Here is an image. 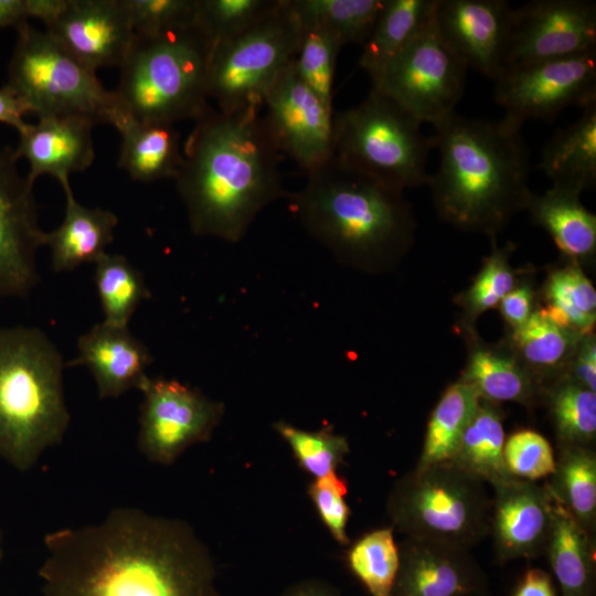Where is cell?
<instances>
[{
  "label": "cell",
  "mask_w": 596,
  "mask_h": 596,
  "mask_svg": "<svg viewBox=\"0 0 596 596\" xmlns=\"http://www.w3.org/2000/svg\"><path fill=\"white\" fill-rule=\"evenodd\" d=\"M18 31L7 86L41 117L83 116L109 124L119 106L92 71L66 52L46 31L28 23Z\"/></svg>",
  "instance_id": "9c48e42d"
},
{
  "label": "cell",
  "mask_w": 596,
  "mask_h": 596,
  "mask_svg": "<svg viewBox=\"0 0 596 596\" xmlns=\"http://www.w3.org/2000/svg\"><path fill=\"white\" fill-rule=\"evenodd\" d=\"M575 359L566 377L581 386L596 392V345L592 337L576 347Z\"/></svg>",
  "instance_id": "bcb514c9"
},
{
  "label": "cell",
  "mask_w": 596,
  "mask_h": 596,
  "mask_svg": "<svg viewBox=\"0 0 596 596\" xmlns=\"http://www.w3.org/2000/svg\"><path fill=\"white\" fill-rule=\"evenodd\" d=\"M546 486L552 497L593 536L596 529V454L592 447H558Z\"/></svg>",
  "instance_id": "f546056e"
},
{
  "label": "cell",
  "mask_w": 596,
  "mask_h": 596,
  "mask_svg": "<svg viewBox=\"0 0 596 596\" xmlns=\"http://www.w3.org/2000/svg\"><path fill=\"white\" fill-rule=\"evenodd\" d=\"M347 482L337 472L317 478L308 486V494L324 526L341 545H348L347 524L350 508L345 501Z\"/></svg>",
  "instance_id": "f6af8a7d"
},
{
  "label": "cell",
  "mask_w": 596,
  "mask_h": 596,
  "mask_svg": "<svg viewBox=\"0 0 596 596\" xmlns=\"http://www.w3.org/2000/svg\"><path fill=\"white\" fill-rule=\"evenodd\" d=\"M435 139L439 166L428 183L445 221L493 234L525 209L530 161L521 128L456 113Z\"/></svg>",
  "instance_id": "277c9868"
},
{
  "label": "cell",
  "mask_w": 596,
  "mask_h": 596,
  "mask_svg": "<svg viewBox=\"0 0 596 596\" xmlns=\"http://www.w3.org/2000/svg\"><path fill=\"white\" fill-rule=\"evenodd\" d=\"M273 427L288 444L299 466L315 479L337 472L350 450L345 437L329 427L306 430L285 421L275 422Z\"/></svg>",
  "instance_id": "f35d334b"
},
{
  "label": "cell",
  "mask_w": 596,
  "mask_h": 596,
  "mask_svg": "<svg viewBox=\"0 0 596 596\" xmlns=\"http://www.w3.org/2000/svg\"><path fill=\"white\" fill-rule=\"evenodd\" d=\"M267 129L281 155L308 173L333 153V107L299 77L294 62L263 98Z\"/></svg>",
  "instance_id": "5bb4252c"
},
{
  "label": "cell",
  "mask_w": 596,
  "mask_h": 596,
  "mask_svg": "<svg viewBox=\"0 0 596 596\" xmlns=\"http://www.w3.org/2000/svg\"><path fill=\"white\" fill-rule=\"evenodd\" d=\"M287 199L302 226L340 263L384 269L408 248L415 227L403 190L347 164L333 153Z\"/></svg>",
  "instance_id": "3957f363"
},
{
  "label": "cell",
  "mask_w": 596,
  "mask_h": 596,
  "mask_svg": "<svg viewBox=\"0 0 596 596\" xmlns=\"http://www.w3.org/2000/svg\"><path fill=\"white\" fill-rule=\"evenodd\" d=\"M512 12L505 0H436L433 20L467 68L494 81L504 68Z\"/></svg>",
  "instance_id": "e0dca14e"
},
{
  "label": "cell",
  "mask_w": 596,
  "mask_h": 596,
  "mask_svg": "<svg viewBox=\"0 0 596 596\" xmlns=\"http://www.w3.org/2000/svg\"><path fill=\"white\" fill-rule=\"evenodd\" d=\"M507 252L494 248L467 291L465 301L470 315L478 316L499 306L501 300L513 289L514 276L508 264Z\"/></svg>",
  "instance_id": "ee69618b"
},
{
  "label": "cell",
  "mask_w": 596,
  "mask_h": 596,
  "mask_svg": "<svg viewBox=\"0 0 596 596\" xmlns=\"http://www.w3.org/2000/svg\"><path fill=\"white\" fill-rule=\"evenodd\" d=\"M549 403L558 447H592L596 438V392L563 376L550 390Z\"/></svg>",
  "instance_id": "d590c367"
},
{
  "label": "cell",
  "mask_w": 596,
  "mask_h": 596,
  "mask_svg": "<svg viewBox=\"0 0 596 596\" xmlns=\"http://www.w3.org/2000/svg\"><path fill=\"white\" fill-rule=\"evenodd\" d=\"M45 26L66 52L94 72L119 67L135 39L121 0H67Z\"/></svg>",
  "instance_id": "ac0fdd59"
},
{
  "label": "cell",
  "mask_w": 596,
  "mask_h": 596,
  "mask_svg": "<svg viewBox=\"0 0 596 596\" xmlns=\"http://www.w3.org/2000/svg\"><path fill=\"white\" fill-rule=\"evenodd\" d=\"M14 149H0V297H24L38 283L36 253L46 232L38 223L33 184L19 173Z\"/></svg>",
  "instance_id": "2e32d148"
},
{
  "label": "cell",
  "mask_w": 596,
  "mask_h": 596,
  "mask_svg": "<svg viewBox=\"0 0 596 596\" xmlns=\"http://www.w3.org/2000/svg\"><path fill=\"white\" fill-rule=\"evenodd\" d=\"M553 182L583 192L596 182V103L581 117L558 130L545 145L536 166Z\"/></svg>",
  "instance_id": "d4e9b609"
},
{
  "label": "cell",
  "mask_w": 596,
  "mask_h": 596,
  "mask_svg": "<svg viewBox=\"0 0 596 596\" xmlns=\"http://www.w3.org/2000/svg\"><path fill=\"white\" fill-rule=\"evenodd\" d=\"M386 0H289L302 24L320 26L343 45L363 44Z\"/></svg>",
  "instance_id": "1f68e13d"
},
{
  "label": "cell",
  "mask_w": 596,
  "mask_h": 596,
  "mask_svg": "<svg viewBox=\"0 0 596 596\" xmlns=\"http://www.w3.org/2000/svg\"><path fill=\"white\" fill-rule=\"evenodd\" d=\"M504 441L501 413L493 403L480 400L476 414L448 462L491 487L508 481L514 477L504 462Z\"/></svg>",
  "instance_id": "f1b7e54d"
},
{
  "label": "cell",
  "mask_w": 596,
  "mask_h": 596,
  "mask_svg": "<svg viewBox=\"0 0 596 596\" xmlns=\"http://www.w3.org/2000/svg\"><path fill=\"white\" fill-rule=\"evenodd\" d=\"M581 192L552 185L544 194L531 192L525 207L536 224L573 259L592 257L596 249V216L579 201Z\"/></svg>",
  "instance_id": "484cf974"
},
{
  "label": "cell",
  "mask_w": 596,
  "mask_h": 596,
  "mask_svg": "<svg viewBox=\"0 0 596 596\" xmlns=\"http://www.w3.org/2000/svg\"><path fill=\"white\" fill-rule=\"evenodd\" d=\"M436 0H386L362 44L359 65L375 82L430 20Z\"/></svg>",
  "instance_id": "83f0119b"
},
{
  "label": "cell",
  "mask_w": 596,
  "mask_h": 596,
  "mask_svg": "<svg viewBox=\"0 0 596 596\" xmlns=\"http://www.w3.org/2000/svg\"><path fill=\"white\" fill-rule=\"evenodd\" d=\"M29 0H0V29L14 26L19 29L29 22Z\"/></svg>",
  "instance_id": "f907efd6"
},
{
  "label": "cell",
  "mask_w": 596,
  "mask_h": 596,
  "mask_svg": "<svg viewBox=\"0 0 596 596\" xmlns=\"http://www.w3.org/2000/svg\"><path fill=\"white\" fill-rule=\"evenodd\" d=\"M121 1L136 36H156L193 24L195 0Z\"/></svg>",
  "instance_id": "b9f144b4"
},
{
  "label": "cell",
  "mask_w": 596,
  "mask_h": 596,
  "mask_svg": "<svg viewBox=\"0 0 596 596\" xmlns=\"http://www.w3.org/2000/svg\"><path fill=\"white\" fill-rule=\"evenodd\" d=\"M545 553L562 596H594L595 536L555 499Z\"/></svg>",
  "instance_id": "4316f807"
},
{
  "label": "cell",
  "mask_w": 596,
  "mask_h": 596,
  "mask_svg": "<svg viewBox=\"0 0 596 596\" xmlns=\"http://www.w3.org/2000/svg\"><path fill=\"white\" fill-rule=\"evenodd\" d=\"M43 596H221L209 547L185 521L132 507L44 536Z\"/></svg>",
  "instance_id": "6da1fadb"
},
{
  "label": "cell",
  "mask_w": 596,
  "mask_h": 596,
  "mask_svg": "<svg viewBox=\"0 0 596 596\" xmlns=\"http://www.w3.org/2000/svg\"><path fill=\"white\" fill-rule=\"evenodd\" d=\"M479 403L480 397L466 382L459 380L449 385L430 414L422 453L415 467L448 462Z\"/></svg>",
  "instance_id": "4dcf8cb0"
},
{
  "label": "cell",
  "mask_w": 596,
  "mask_h": 596,
  "mask_svg": "<svg viewBox=\"0 0 596 596\" xmlns=\"http://www.w3.org/2000/svg\"><path fill=\"white\" fill-rule=\"evenodd\" d=\"M492 489L489 535L498 561L535 558L545 553L554 508L546 483L512 478Z\"/></svg>",
  "instance_id": "d6986e66"
},
{
  "label": "cell",
  "mask_w": 596,
  "mask_h": 596,
  "mask_svg": "<svg viewBox=\"0 0 596 596\" xmlns=\"http://www.w3.org/2000/svg\"><path fill=\"white\" fill-rule=\"evenodd\" d=\"M393 532L391 526L372 530L348 550V566L370 596H391L400 566Z\"/></svg>",
  "instance_id": "8d00e7d4"
},
{
  "label": "cell",
  "mask_w": 596,
  "mask_h": 596,
  "mask_svg": "<svg viewBox=\"0 0 596 596\" xmlns=\"http://www.w3.org/2000/svg\"><path fill=\"white\" fill-rule=\"evenodd\" d=\"M26 113L25 104L7 85L0 87V123L19 131L26 125L23 119Z\"/></svg>",
  "instance_id": "c3c4849f"
},
{
  "label": "cell",
  "mask_w": 596,
  "mask_h": 596,
  "mask_svg": "<svg viewBox=\"0 0 596 596\" xmlns=\"http://www.w3.org/2000/svg\"><path fill=\"white\" fill-rule=\"evenodd\" d=\"M301 25L302 35L294 67L317 96L332 107L336 65L342 44L332 33L320 26Z\"/></svg>",
  "instance_id": "ab89813d"
},
{
  "label": "cell",
  "mask_w": 596,
  "mask_h": 596,
  "mask_svg": "<svg viewBox=\"0 0 596 596\" xmlns=\"http://www.w3.org/2000/svg\"><path fill=\"white\" fill-rule=\"evenodd\" d=\"M391 596H472L487 592V576L469 549L405 538Z\"/></svg>",
  "instance_id": "ffe728a7"
},
{
  "label": "cell",
  "mask_w": 596,
  "mask_h": 596,
  "mask_svg": "<svg viewBox=\"0 0 596 596\" xmlns=\"http://www.w3.org/2000/svg\"><path fill=\"white\" fill-rule=\"evenodd\" d=\"M533 294L530 287L513 288L499 304L505 321L517 330L523 326L532 315Z\"/></svg>",
  "instance_id": "7dc6e473"
},
{
  "label": "cell",
  "mask_w": 596,
  "mask_h": 596,
  "mask_svg": "<svg viewBox=\"0 0 596 596\" xmlns=\"http://www.w3.org/2000/svg\"><path fill=\"white\" fill-rule=\"evenodd\" d=\"M596 50V3L535 0L513 8L504 68Z\"/></svg>",
  "instance_id": "9a60e30c"
},
{
  "label": "cell",
  "mask_w": 596,
  "mask_h": 596,
  "mask_svg": "<svg viewBox=\"0 0 596 596\" xmlns=\"http://www.w3.org/2000/svg\"><path fill=\"white\" fill-rule=\"evenodd\" d=\"M280 596H342L330 583L322 579H304L288 586Z\"/></svg>",
  "instance_id": "816d5d0a"
},
{
  "label": "cell",
  "mask_w": 596,
  "mask_h": 596,
  "mask_svg": "<svg viewBox=\"0 0 596 596\" xmlns=\"http://www.w3.org/2000/svg\"><path fill=\"white\" fill-rule=\"evenodd\" d=\"M472 596H488V595H487V592H486V593H481V594H477V595H472Z\"/></svg>",
  "instance_id": "db71d44e"
},
{
  "label": "cell",
  "mask_w": 596,
  "mask_h": 596,
  "mask_svg": "<svg viewBox=\"0 0 596 596\" xmlns=\"http://www.w3.org/2000/svg\"><path fill=\"white\" fill-rule=\"evenodd\" d=\"M280 0H195L193 24L212 47L246 30L272 12Z\"/></svg>",
  "instance_id": "60d3db41"
},
{
  "label": "cell",
  "mask_w": 596,
  "mask_h": 596,
  "mask_svg": "<svg viewBox=\"0 0 596 596\" xmlns=\"http://www.w3.org/2000/svg\"><path fill=\"white\" fill-rule=\"evenodd\" d=\"M513 338L525 362L541 373L558 370L577 347L575 332L555 323L543 310L533 311Z\"/></svg>",
  "instance_id": "74e56055"
},
{
  "label": "cell",
  "mask_w": 596,
  "mask_h": 596,
  "mask_svg": "<svg viewBox=\"0 0 596 596\" xmlns=\"http://www.w3.org/2000/svg\"><path fill=\"white\" fill-rule=\"evenodd\" d=\"M469 384L480 400L498 402L531 403L535 384L530 373L518 361L507 355L476 350L460 379Z\"/></svg>",
  "instance_id": "d6a6232c"
},
{
  "label": "cell",
  "mask_w": 596,
  "mask_h": 596,
  "mask_svg": "<svg viewBox=\"0 0 596 596\" xmlns=\"http://www.w3.org/2000/svg\"><path fill=\"white\" fill-rule=\"evenodd\" d=\"M422 124L375 88L356 106L333 115V155L352 168L405 190L429 182L427 158L436 146Z\"/></svg>",
  "instance_id": "ba28073f"
},
{
  "label": "cell",
  "mask_w": 596,
  "mask_h": 596,
  "mask_svg": "<svg viewBox=\"0 0 596 596\" xmlns=\"http://www.w3.org/2000/svg\"><path fill=\"white\" fill-rule=\"evenodd\" d=\"M96 124L83 116L41 117L19 130L14 156L24 158L30 170V183L50 174L60 183L70 181V174L86 170L94 161L93 127Z\"/></svg>",
  "instance_id": "44dd1931"
},
{
  "label": "cell",
  "mask_w": 596,
  "mask_h": 596,
  "mask_svg": "<svg viewBox=\"0 0 596 596\" xmlns=\"http://www.w3.org/2000/svg\"><path fill=\"white\" fill-rule=\"evenodd\" d=\"M391 528L405 535L471 549L489 536L491 497L486 483L450 462L414 467L390 490Z\"/></svg>",
  "instance_id": "52a82bcc"
},
{
  "label": "cell",
  "mask_w": 596,
  "mask_h": 596,
  "mask_svg": "<svg viewBox=\"0 0 596 596\" xmlns=\"http://www.w3.org/2000/svg\"><path fill=\"white\" fill-rule=\"evenodd\" d=\"M543 310L558 326L573 332L587 333L595 326L596 291L576 265H568L551 274Z\"/></svg>",
  "instance_id": "e575fe53"
},
{
  "label": "cell",
  "mask_w": 596,
  "mask_h": 596,
  "mask_svg": "<svg viewBox=\"0 0 596 596\" xmlns=\"http://www.w3.org/2000/svg\"><path fill=\"white\" fill-rule=\"evenodd\" d=\"M111 124L121 136L118 167L131 179H175L182 163L180 135L173 124L139 120L120 105Z\"/></svg>",
  "instance_id": "603a6c76"
},
{
  "label": "cell",
  "mask_w": 596,
  "mask_h": 596,
  "mask_svg": "<svg viewBox=\"0 0 596 596\" xmlns=\"http://www.w3.org/2000/svg\"><path fill=\"white\" fill-rule=\"evenodd\" d=\"M212 45L194 25L160 35L136 36L114 91L139 120L173 124L202 118L212 106L207 67Z\"/></svg>",
  "instance_id": "8992f818"
},
{
  "label": "cell",
  "mask_w": 596,
  "mask_h": 596,
  "mask_svg": "<svg viewBox=\"0 0 596 596\" xmlns=\"http://www.w3.org/2000/svg\"><path fill=\"white\" fill-rule=\"evenodd\" d=\"M502 118L521 128L526 120H553L570 106L596 103V50L505 67L494 79Z\"/></svg>",
  "instance_id": "7c38bea8"
},
{
  "label": "cell",
  "mask_w": 596,
  "mask_h": 596,
  "mask_svg": "<svg viewBox=\"0 0 596 596\" xmlns=\"http://www.w3.org/2000/svg\"><path fill=\"white\" fill-rule=\"evenodd\" d=\"M94 281L104 322L128 327L138 306L150 297L141 273L120 254L104 253L95 263Z\"/></svg>",
  "instance_id": "836d02e7"
},
{
  "label": "cell",
  "mask_w": 596,
  "mask_h": 596,
  "mask_svg": "<svg viewBox=\"0 0 596 596\" xmlns=\"http://www.w3.org/2000/svg\"><path fill=\"white\" fill-rule=\"evenodd\" d=\"M77 358L66 366L84 365L92 373L100 398L119 397L138 389L152 356L128 327L100 322L77 340Z\"/></svg>",
  "instance_id": "7402d4cb"
},
{
  "label": "cell",
  "mask_w": 596,
  "mask_h": 596,
  "mask_svg": "<svg viewBox=\"0 0 596 596\" xmlns=\"http://www.w3.org/2000/svg\"><path fill=\"white\" fill-rule=\"evenodd\" d=\"M302 25L289 0L259 21L212 47L207 67V96L221 111L262 107L279 75L295 61Z\"/></svg>",
  "instance_id": "30bf717a"
},
{
  "label": "cell",
  "mask_w": 596,
  "mask_h": 596,
  "mask_svg": "<svg viewBox=\"0 0 596 596\" xmlns=\"http://www.w3.org/2000/svg\"><path fill=\"white\" fill-rule=\"evenodd\" d=\"M138 390V448L150 461L174 462L189 447L210 440L224 415V404L175 380L148 375Z\"/></svg>",
  "instance_id": "4fadbf2b"
},
{
  "label": "cell",
  "mask_w": 596,
  "mask_h": 596,
  "mask_svg": "<svg viewBox=\"0 0 596 596\" xmlns=\"http://www.w3.org/2000/svg\"><path fill=\"white\" fill-rule=\"evenodd\" d=\"M513 596H555V592L546 572L530 568L523 575Z\"/></svg>",
  "instance_id": "681fc988"
},
{
  "label": "cell",
  "mask_w": 596,
  "mask_h": 596,
  "mask_svg": "<svg viewBox=\"0 0 596 596\" xmlns=\"http://www.w3.org/2000/svg\"><path fill=\"white\" fill-rule=\"evenodd\" d=\"M504 462L511 476L528 481L549 477L555 467L551 444L539 433L522 429L504 441Z\"/></svg>",
  "instance_id": "7bdbcfd3"
},
{
  "label": "cell",
  "mask_w": 596,
  "mask_h": 596,
  "mask_svg": "<svg viewBox=\"0 0 596 596\" xmlns=\"http://www.w3.org/2000/svg\"><path fill=\"white\" fill-rule=\"evenodd\" d=\"M466 72V65L438 34L432 15L371 87L438 131L456 114Z\"/></svg>",
  "instance_id": "8fae6325"
},
{
  "label": "cell",
  "mask_w": 596,
  "mask_h": 596,
  "mask_svg": "<svg viewBox=\"0 0 596 596\" xmlns=\"http://www.w3.org/2000/svg\"><path fill=\"white\" fill-rule=\"evenodd\" d=\"M64 368L42 330L0 329V457L19 471L33 468L64 438L70 424Z\"/></svg>",
  "instance_id": "5b68a950"
},
{
  "label": "cell",
  "mask_w": 596,
  "mask_h": 596,
  "mask_svg": "<svg viewBox=\"0 0 596 596\" xmlns=\"http://www.w3.org/2000/svg\"><path fill=\"white\" fill-rule=\"evenodd\" d=\"M2 556H3V538L0 531V560L2 558Z\"/></svg>",
  "instance_id": "f5cc1de1"
},
{
  "label": "cell",
  "mask_w": 596,
  "mask_h": 596,
  "mask_svg": "<svg viewBox=\"0 0 596 596\" xmlns=\"http://www.w3.org/2000/svg\"><path fill=\"white\" fill-rule=\"evenodd\" d=\"M66 198L64 220L46 233L45 245L51 249L55 272L72 270L85 263H95L114 240L118 217L109 210L79 204L70 181L61 183Z\"/></svg>",
  "instance_id": "cb8c5ba5"
},
{
  "label": "cell",
  "mask_w": 596,
  "mask_h": 596,
  "mask_svg": "<svg viewBox=\"0 0 596 596\" xmlns=\"http://www.w3.org/2000/svg\"><path fill=\"white\" fill-rule=\"evenodd\" d=\"M260 109L212 107L187 137L174 181L193 234L236 243L263 209L287 196Z\"/></svg>",
  "instance_id": "7a4b0ae2"
}]
</instances>
